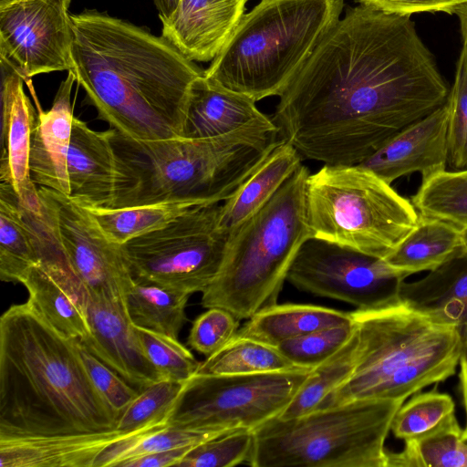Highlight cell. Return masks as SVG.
<instances>
[{
    "label": "cell",
    "mask_w": 467,
    "mask_h": 467,
    "mask_svg": "<svg viewBox=\"0 0 467 467\" xmlns=\"http://www.w3.org/2000/svg\"><path fill=\"white\" fill-rule=\"evenodd\" d=\"M161 21H164L171 17V16L176 10L180 0H153Z\"/></svg>",
    "instance_id": "47"
},
{
    "label": "cell",
    "mask_w": 467,
    "mask_h": 467,
    "mask_svg": "<svg viewBox=\"0 0 467 467\" xmlns=\"http://www.w3.org/2000/svg\"><path fill=\"white\" fill-rule=\"evenodd\" d=\"M358 343L356 326L349 340L334 355L312 369L292 401L278 417L289 419L314 410L328 394L344 383L353 372Z\"/></svg>",
    "instance_id": "33"
},
{
    "label": "cell",
    "mask_w": 467,
    "mask_h": 467,
    "mask_svg": "<svg viewBox=\"0 0 467 467\" xmlns=\"http://www.w3.org/2000/svg\"><path fill=\"white\" fill-rule=\"evenodd\" d=\"M351 315L358 337L353 372L316 409L354 400L405 401L455 373L462 346L457 327L434 322L402 303Z\"/></svg>",
    "instance_id": "5"
},
{
    "label": "cell",
    "mask_w": 467,
    "mask_h": 467,
    "mask_svg": "<svg viewBox=\"0 0 467 467\" xmlns=\"http://www.w3.org/2000/svg\"><path fill=\"white\" fill-rule=\"evenodd\" d=\"M420 214L467 228V168L442 171L421 181L410 200Z\"/></svg>",
    "instance_id": "34"
},
{
    "label": "cell",
    "mask_w": 467,
    "mask_h": 467,
    "mask_svg": "<svg viewBox=\"0 0 467 467\" xmlns=\"http://www.w3.org/2000/svg\"><path fill=\"white\" fill-rule=\"evenodd\" d=\"M406 277L382 258L311 237L297 252L286 281L301 291L370 311L400 305Z\"/></svg>",
    "instance_id": "12"
},
{
    "label": "cell",
    "mask_w": 467,
    "mask_h": 467,
    "mask_svg": "<svg viewBox=\"0 0 467 467\" xmlns=\"http://www.w3.org/2000/svg\"><path fill=\"white\" fill-rule=\"evenodd\" d=\"M76 78L68 71L54 99L51 108L39 110L34 129L30 151L31 179L46 187L68 196L67 154L73 128L71 90Z\"/></svg>",
    "instance_id": "22"
},
{
    "label": "cell",
    "mask_w": 467,
    "mask_h": 467,
    "mask_svg": "<svg viewBox=\"0 0 467 467\" xmlns=\"http://www.w3.org/2000/svg\"><path fill=\"white\" fill-rule=\"evenodd\" d=\"M460 365V389L462 392V403L466 415V424L462 430V437L467 436V339L462 340V352L459 360Z\"/></svg>",
    "instance_id": "46"
},
{
    "label": "cell",
    "mask_w": 467,
    "mask_h": 467,
    "mask_svg": "<svg viewBox=\"0 0 467 467\" xmlns=\"http://www.w3.org/2000/svg\"><path fill=\"white\" fill-rule=\"evenodd\" d=\"M125 434L116 430L59 438L0 441V467H94L99 452Z\"/></svg>",
    "instance_id": "25"
},
{
    "label": "cell",
    "mask_w": 467,
    "mask_h": 467,
    "mask_svg": "<svg viewBox=\"0 0 467 467\" xmlns=\"http://www.w3.org/2000/svg\"><path fill=\"white\" fill-rule=\"evenodd\" d=\"M189 296L134 279L125 299L126 310L133 326L178 338L188 320L185 308Z\"/></svg>",
    "instance_id": "29"
},
{
    "label": "cell",
    "mask_w": 467,
    "mask_h": 467,
    "mask_svg": "<svg viewBox=\"0 0 467 467\" xmlns=\"http://www.w3.org/2000/svg\"><path fill=\"white\" fill-rule=\"evenodd\" d=\"M38 192L55 235L88 296L125 303L134 279L122 245L69 196L46 187Z\"/></svg>",
    "instance_id": "13"
},
{
    "label": "cell",
    "mask_w": 467,
    "mask_h": 467,
    "mask_svg": "<svg viewBox=\"0 0 467 467\" xmlns=\"http://www.w3.org/2000/svg\"><path fill=\"white\" fill-rule=\"evenodd\" d=\"M192 207L194 205L178 202L127 208H85L104 234L112 242L122 245L136 237L167 225Z\"/></svg>",
    "instance_id": "32"
},
{
    "label": "cell",
    "mask_w": 467,
    "mask_h": 467,
    "mask_svg": "<svg viewBox=\"0 0 467 467\" xmlns=\"http://www.w3.org/2000/svg\"><path fill=\"white\" fill-rule=\"evenodd\" d=\"M355 322L316 330L286 340L276 348L295 366L314 369L338 351L354 333Z\"/></svg>",
    "instance_id": "38"
},
{
    "label": "cell",
    "mask_w": 467,
    "mask_h": 467,
    "mask_svg": "<svg viewBox=\"0 0 467 467\" xmlns=\"http://www.w3.org/2000/svg\"><path fill=\"white\" fill-rule=\"evenodd\" d=\"M400 300L434 322L457 327L467 339V250L420 280L403 281Z\"/></svg>",
    "instance_id": "24"
},
{
    "label": "cell",
    "mask_w": 467,
    "mask_h": 467,
    "mask_svg": "<svg viewBox=\"0 0 467 467\" xmlns=\"http://www.w3.org/2000/svg\"><path fill=\"white\" fill-rule=\"evenodd\" d=\"M309 173L302 164L229 234L220 270L202 292L203 307L223 308L241 320L277 304L297 252L311 238L306 217Z\"/></svg>",
    "instance_id": "7"
},
{
    "label": "cell",
    "mask_w": 467,
    "mask_h": 467,
    "mask_svg": "<svg viewBox=\"0 0 467 467\" xmlns=\"http://www.w3.org/2000/svg\"><path fill=\"white\" fill-rule=\"evenodd\" d=\"M404 401L354 400L254 431L253 467H387L385 441Z\"/></svg>",
    "instance_id": "8"
},
{
    "label": "cell",
    "mask_w": 467,
    "mask_h": 467,
    "mask_svg": "<svg viewBox=\"0 0 467 467\" xmlns=\"http://www.w3.org/2000/svg\"><path fill=\"white\" fill-rule=\"evenodd\" d=\"M0 68V182L10 185L20 200H32L39 197L29 170L31 138L37 115L24 91L23 77L1 59Z\"/></svg>",
    "instance_id": "18"
},
{
    "label": "cell",
    "mask_w": 467,
    "mask_h": 467,
    "mask_svg": "<svg viewBox=\"0 0 467 467\" xmlns=\"http://www.w3.org/2000/svg\"><path fill=\"white\" fill-rule=\"evenodd\" d=\"M239 319L229 311L210 307L192 323L188 344L206 357L212 356L237 334Z\"/></svg>",
    "instance_id": "41"
},
{
    "label": "cell",
    "mask_w": 467,
    "mask_h": 467,
    "mask_svg": "<svg viewBox=\"0 0 467 467\" xmlns=\"http://www.w3.org/2000/svg\"><path fill=\"white\" fill-rule=\"evenodd\" d=\"M118 413L92 383L78 341L26 302L0 317V441L116 431Z\"/></svg>",
    "instance_id": "3"
},
{
    "label": "cell",
    "mask_w": 467,
    "mask_h": 467,
    "mask_svg": "<svg viewBox=\"0 0 467 467\" xmlns=\"http://www.w3.org/2000/svg\"><path fill=\"white\" fill-rule=\"evenodd\" d=\"M76 82L98 117L137 140L183 138L193 82L204 70L166 38L97 11L70 15Z\"/></svg>",
    "instance_id": "2"
},
{
    "label": "cell",
    "mask_w": 467,
    "mask_h": 467,
    "mask_svg": "<svg viewBox=\"0 0 467 467\" xmlns=\"http://www.w3.org/2000/svg\"><path fill=\"white\" fill-rule=\"evenodd\" d=\"M276 347L235 336L200 363L196 374L236 375L299 369Z\"/></svg>",
    "instance_id": "31"
},
{
    "label": "cell",
    "mask_w": 467,
    "mask_h": 467,
    "mask_svg": "<svg viewBox=\"0 0 467 467\" xmlns=\"http://www.w3.org/2000/svg\"><path fill=\"white\" fill-rule=\"evenodd\" d=\"M465 250L462 229L419 213L414 228L384 260L390 267L409 276L434 270Z\"/></svg>",
    "instance_id": "27"
},
{
    "label": "cell",
    "mask_w": 467,
    "mask_h": 467,
    "mask_svg": "<svg viewBox=\"0 0 467 467\" xmlns=\"http://www.w3.org/2000/svg\"><path fill=\"white\" fill-rule=\"evenodd\" d=\"M255 103L251 98L212 81L203 73L192 87L183 138H277L278 128L272 117L262 112Z\"/></svg>",
    "instance_id": "17"
},
{
    "label": "cell",
    "mask_w": 467,
    "mask_h": 467,
    "mask_svg": "<svg viewBox=\"0 0 467 467\" xmlns=\"http://www.w3.org/2000/svg\"><path fill=\"white\" fill-rule=\"evenodd\" d=\"M231 431H196L171 427L168 422H161L116 440L96 457L94 467L118 466L123 461L140 455L180 447H193Z\"/></svg>",
    "instance_id": "30"
},
{
    "label": "cell",
    "mask_w": 467,
    "mask_h": 467,
    "mask_svg": "<svg viewBox=\"0 0 467 467\" xmlns=\"http://www.w3.org/2000/svg\"><path fill=\"white\" fill-rule=\"evenodd\" d=\"M452 398L437 388L416 393L400 407L390 426L394 436L404 441H417L454 415Z\"/></svg>",
    "instance_id": "35"
},
{
    "label": "cell",
    "mask_w": 467,
    "mask_h": 467,
    "mask_svg": "<svg viewBox=\"0 0 467 467\" xmlns=\"http://www.w3.org/2000/svg\"><path fill=\"white\" fill-rule=\"evenodd\" d=\"M353 321L351 312L315 305L275 304L250 317L236 336L277 347L307 333Z\"/></svg>",
    "instance_id": "28"
},
{
    "label": "cell",
    "mask_w": 467,
    "mask_h": 467,
    "mask_svg": "<svg viewBox=\"0 0 467 467\" xmlns=\"http://www.w3.org/2000/svg\"><path fill=\"white\" fill-rule=\"evenodd\" d=\"M435 457L441 467H467V436L451 431L444 433L436 446Z\"/></svg>",
    "instance_id": "44"
},
{
    "label": "cell",
    "mask_w": 467,
    "mask_h": 467,
    "mask_svg": "<svg viewBox=\"0 0 467 467\" xmlns=\"http://www.w3.org/2000/svg\"><path fill=\"white\" fill-rule=\"evenodd\" d=\"M311 237L384 259L414 228L419 213L371 171L324 164L306 183Z\"/></svg>",
    "instance_id": "9"
},
{
    "label": "cell",
    "mask_w": 467,
    "mask_h": 467,
    "mask_svg": "<svg viewBox=\"0 0 467 467\" xmlns=\"http://www.w3.org/2000/svg\"><path fill=\"white\" fill-rule=\"evenodd\" d=\"M70 0H23L0 8V59L25 81L72 67Z\"/></svg>",
    "instance_id": "14"
},
{
    "label": "cell",
    "mask_w": 467,
    "mask_h": 467,
    "mask_svg": "<svg viewBox=\"0 0 467 467\" xmlns=\"http://www.w3.org/2000/svg\"><path fill=\"white\" fill-rule=\"evenodd\" d=\"M302 157L279 139L254 171L221 204L220 226L230 234L258 212L302 165Z\"/></svg>",
    "instance_id": "26"
},
{
    "label": "cell",
    "mask_w": 467,
    "mask_h": 467,
    "mask_svg": "<svg viewBox=\"0 0 467 467\" xmlns=\"http://www.w3.org/2000/svg\"><path fill=\"white\" fill-rule=\"evenodd\" d=\"M194 447V446H193ZM192 446L156 451L121 462L120 467H168L178 466Z\"/></svg>",
    "instance_id": "45"
},
{
    "label": "cell",
    "mask_w": 467,
    "mask_h": 467,
    "mask_svg": "<svg viewBox=\"0 0 467 467\" xmlns=\"http://www.w3.org/2000/svg\"><path fill=\"white\" fill-rule=\"evenodd\" d=\"M78 348L92 383L108 404L119 416L129 404L137 398L140 391L91 354L79 341Z\"/></svg>",
    "instance_id": "42"
},
{
    "label": "cell",
    "mask_w": 467,
    "mask_h": 467,
    "mask_svg": "<svg viewBox=\"0 0 467 467\" xmlns=\"http://www.w3.org/2000/svg\"><path fill=\"white\" fill-rule=\"evenodd\" d=\"M448 161V107L445 102L391 136L358 164L391 184L413 172H419L424 181L445 171Z\"/></svg>",
    "instance_id": "16"
},
{
    "label": "cell",
    "mask_w": 467,
    "mask_h": 467,
    "mask_svg": "<svg viewBox=\"0 0 467 467\" xmlns=\"http://www.w3.org/2000/svg\"><path fill=\"white\" fill-rule=\"evenodd\" d=\"M23 1V0H0V8H4L11 4Z\"/></svg>",
    "instance_id": "49"
},
{
    "label": "cell",
    "mask_w": 467,
    "mask_h": 467,
    "mask_svg": "<svg viewBox=\"0 0 467 467\" xmlns=\"http://www.w3.org/2000/svg\"><path fill=\"white\" fill-rule=\"evenodd\" d=\"M311 371L195 374L184 382L168 425L196 431L254 430L284 411Z\"/></svg>",
    "instance_id": "10"
},
{
    "label": "cell",
    "mask_w": 467,
    "mask_h": 467,
    "mask_svg": "<svg viewBox=\"0 0 467 467\" xmlns=\"http://www.w3.org/2000/svg\"><path fill=\"white\" fill-rule=\"evenodd\" d=\"M220 203L192 207L122 244L133 279L190 296L202 293L220 270L229 236L220 226Z\"/></svg>",
    "instance_id": "11"
},
{
    "label": "cell",
    "mask_w": 467,
    "mask_h": 467,
    "mask_svg": "<svg viewBox=\"0 0 467 467\" xmlns=\"http://www.w3.org/2000/svg\"><path fill=\"white\" fill-rule=\"evenodd\" d=\"M184 382L157 381L142 390L119 416L116 430L133 433L161 422H167L168 413L179 396Z\"/></svg>",
    "instance_id": "36"
},
{
    "label": "cell",
    "mask_w": 467,
    "mask_h": 467,
    "mask_svg": "<svg viewBox=\"0 0 467 467\" xmlns=\"http://www.w3.org/2000/svg\"><path fill=\"white\" fill-rule=\"evenodd\" d=\"M453 15H455L459 19L462 46L467 48V3L460 5Z\"/></svg>",
    "instance_id": "48"
},
{
    "label": "cell",
    "mask_w": 467,
    "mask_h": 467,
    "mask_svg": "<svg viewBox=\"0 0 467 467\" xmlns=\"http://www.w3.org/2000/svg\"><path fill=\"white\" fill-rule=\"evenodd\" d=\"M89 332L79 343L139 391L164 380L150 362L131 324L126 305L88 296Z\"/></svg>",
    "instance_id": "15"
},
{
    "label": "cell",
    "mask_w": 467,
    "mask_h": 467,
    "mask_svg": "<svg viewBox=\"0 0 467 467\" xmlns=\"http://www.w3.org/2000/svg\"><path fill=\"white\" fill-rule=\"evenodd\" d=\"M248 0H180L162 36L192 61H213L245 15Z\"/></svg>",
    "instance_id": "19"
},
{
    "label": "cell",
    "mask_w": 467,
    "mask_h": 467,
    "mask_svg": "<svg viewBox=\"0 0 467 467\" xmlns=\"http://www.w3.org/2000/svg\"><path fill=\"white\" fill-rule=\"evenodd\" d=\"M253 430H236L194 446L180 467H232L248 461L254 446Z\"/></svg>",
    "instance_id": "40"
},
{
    "label": "cell",
    "mask_w": 467,
    "mask_h": 467,
    "mask_svg": "<svg viewBox=\"0 0 467 467\" xmlns=\"http://www.w3.org/2000/svg\"><path fill=\"white\" fill-rule=\"evenodd\" d=\"M448 107V164L453 170L467 168V48L462 46L450 89Z\"/></svg>",
    "instance_id": "39"
},
{
    "label": "cell",
    "mask_w": 467,
    "mask_h": 467,
    "mask_svg": "<svg viewBox=\"0 0 467 467\" xmlns=\"http://www.w3.org/2000/svg\"><path fill=\"white\" fill-rule=\"evenodd\" d=\"M108 132L116 164L114 192L108 208L225 202L280 139L229 135L144 140L113 128Z\"/></svg>",
    "instance_id": "4"
},
{
    "label": "cell",
    "mask_w": 467,
    "mask_h": 467,
    "mask_svg": "<svg viewBox=\"0 0 467 467\" xmlns=\"http://www.w3.org/2000/svg\"><path fill=\"white\" fill-rule=\"evenodd\" d=\"M449 92L410 15L359 4L323 36L272 119L302 159L353 165Z\"/></svg>",
    "instance_id": "1"
},
{
    "label": "cell",
    "mask_w": 467,
    "mask_h": 467,
    "mask_svg": "<svg viewBox=\"0 0 467 467\" xmlns=\"http://www.w3.org/2000/svg\"><path fill=\"white\" fill-rule=\"evenodd\" d=\"M135 329L145 355L162 379L185 382L196 374L201 362L178 338L137 327Z\"/></svg>",
    "instance_id": "37"
},
{
    "label": "cell",
    "mask_w": 467,
    "mask_h": 467,
    "mask_svg": "<svg viewBox=\"0 0 467 467\" xmlns=\"http://www.w3.org/2000/svg\"><path fill=\"white\" fill-rule=\"evenodd\" d=\"M345 0H261L245 14L204 76L255 102L280 96L327 32Z\"/></svg>",
    "instance_id": "6"
},
{
    "label": "cell",
    "mask_w": 467,
    "mask_h": 467,
    "mask_svg": "<svg viewBox=\"0 0 467 467\" xmlns=\"http://www.w3.org/2000/svg\"><path fill=\"white\" fill-rule=\"evenodd\" d=\"M463 237H464V242H465V244L467 247V228L463 229Z\"/></svg>",
    "instance_id": "50"
},
{
    "label": "cell",
    "mask_w": 467,
    "mask_h": 467,
    "mask_svg": "<svg viewBox=\"0 0 467 467\" xmlns=\"http://www.w3.org/2000/svg\"><path fill=\"white\" fill-rule=\"evenodd\" d=\"M22 284L28 292L26 302L55 329L78 340L88 334V293L68 261L42 262L29 270Z\"/></svg>",
    "instance_id": "21"
},
{
    "label": "cell",
    "mask_w": 467,
    "mask_h": 467,
    "mask_svg": "<svg viewBox=\"0 0 467 467\" xmlns=\"http://www.w3.org/2000/svg\"><path fill=\"white\" fill-rule=\"evenodd\" d=\"M360 4L400 15L420 12H445L452 15L467 0H358Z\"/></svg>",
    "instance_id": "43"
},
{
    "label": "cell",
    "mask_w": 467,
    "mask_h": 467,
    "mask_svg": "<svg viewBox=\"0 0 467 467\" xmlns=\"http://www.w3.org/2000/svg\"><path fill=\"white\" fill-rule=\"evenodd\" d=\"M51 229L40 195L22 201L13 188L0 182V278L22 283L40 264L39 248Z\"/></svg>",
    "instance_id": "20"
},
{
    "label": "cell",
    "mask_w": 467,
    "mask_h": 467,
    "mask_svg": "<svg viewBox=\"0 0 467 467\" xmlns=\"http://www.w3.org/2000/svg\"><path fill=\"white\" fill-rule=\"evenodd\" d=\"M67 170L73 201L85 207L110 206L116 164L108 130H94L74 117Z\"/></svg>",
    "instance_id": "23"
}]
</instances>
